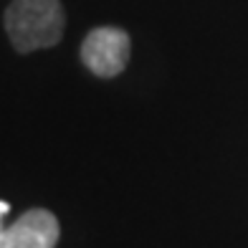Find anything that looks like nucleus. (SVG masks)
Wrapping results in <instances>:
<instances>
[{
    "label": "nucleus",
    "mask_w": 248,
    "mask_h": 248,
    "mask_svg": "<svg viewBox=\"0 0 248 248\" xmlns=\"http://www.w3.org/2000/svg\"><path fill=\"white\" fill-rule=\"evenodd\" d=\"M56 243H59V220L43 208L23 213L10 225V231L0 233V248H56Z\"/></svg>",
    "instance_id": "3"
},
{
    "label": "nucleus",
    "mask_w": 248,
    "mask_h": 248,
    "mask_svg": "<svg viewBox=\"0 0 248 248\" xmlns=\"http://www.w3.org/2000/svg\"><path fill=\"white\" fill-rule=\"evenodd\" d=\"M132 41L122 28L101 26L94 28L81 43V61L92 74L101 78L119 76L129 63Z\"/></svg>",
    "instance_id": "2"
},
{
    "label": "nucleus",
    "mask_w": 248,
    "mask_h": 248,
    "mask_svg": "<svg viewBox=\"0 0 248 248\" xmlns=\"http://www.w3.org/2000/svg\"><path fill=\"white\" fill-rule=\"evenodd\" d=\"M66 28L61 0H13L5 10V33L20 53L56 46Z\"/></svg>",
    "instance_id": "1"
},
{
    "label": "nucleus",
    "mask_w": 248,
    "mask_h": 248,
    "mask_svg": "<svg viewBox=\"0 0 248 248\" xmlns=\"http://www.w3.org/2000/svg\"><path fill=\"white\" fill-rule=\"evenodd\" d=\"M8 210H10V205H8V202H3V200H0V218H3Z\"/></svg>",
    "instance_id": "4"
}]
</instances>
